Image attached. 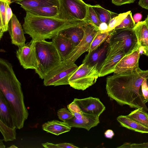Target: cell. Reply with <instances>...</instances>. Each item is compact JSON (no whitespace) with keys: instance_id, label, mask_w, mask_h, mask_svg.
<instances>
[{"instance_id":"277c9868","label":"cell","mask_w":148,"mask_h":148,"mask_svg":"<svg viewBox=\"0 0 148 148\" xmlns=\"http://www.w3.org/2000/svg\"><path fill=\"white\" fill-rule=\"evenodd\" d=\"M35 47L38 66L35 72L42 79L62 61L52 41L45 40L36 41Z\"/></svg>"},{"instance_id":"5bb4252c","label":"cell","mask_w":148,"mask_h":148,"mask_svg":"<svg viewBox=\"0 0 148 148\" xmlns=\"http://www.w3.org/2000/svg\"><path fill=\"white\" fill-rule=\"evenodd\" d=\"M140 54L138 49L124 56L116 65L114 73H124L139 68Z\"/></svg>"},{"instance_id":"44dd1931","label":"cell","mask_w":148,"mask_h":148,"mask_svg":"<svg viewBox=\"0 0 148 148\" xmlns=\"http://www.w3.org/2000/svg\"><path fill=\"white\" fill-rule=\"evenodd\" d=\"M108 43L106 40L103 45L98 47L89 55H86L82 63H86L90 65L99 64L106 56Z\"/></svg>"},{"instance_id":"f546056e","label":"cell","mask_w":148,"mask_h":148,"mask_svg":"<svg viewBox=\"0 0 148 148\" xmlns=\"http://www.w3.org/2000/svg\"><path fill=\"white\" fill-rule=\"evenodd\" d=\"M131 12L130 11H129L125 12L119 14L112 18L108 24V32H110L114 30L116 26L121 23L123 20Z\"/></svg>"},{"instance_id":"603a6c76","label":"cell","mask_w":148,"mask_h":148,"mask_svg":"<svg viewBox=\"0 0 148 148\" xmlns=\"http://www.w3.org/2000/svg\"><path fill=\"white\" fill-rule=\"evenodd\" d=\"M139 46L148 47V27L145 21L138 22L134 28Z\"/></svg>"},{"instance_id":"ba28073f","label":"cell","mask_w":148,"mask_h":148,"mask_svg":"<svg viewBox=\"0 0 148 148\" xmlns=\"http://www.w3.org/2000/svg\"><path fill=\"white\" fill-rule=\"evenodd\" d=\"M78 66L73 63L62 61L58 66L51 71L43 79L45 86H56L69 84V79L77 69Z\"/></svg>"},{"instance_id":"8fae6325","label":"cell","mask_w":148,"mask_h":148,"mask_svg":"<svg viewBox=\"0 0 148 148\" xmlns=\"http://www.w3.org/2000/svg\"><path fill=\"white\" fill-rule=\"evenodd\" d=\"M36 41L32 39L24 45L18 47L16 56L21 65L25 69L36 70L38 66L35 47Z\"/></svg>"},{"instance_id":"e575fe53","label":"cell","mask_w":148,"mask_h":148,"mask_svg":"<svg viewBox=\"0 0 148 148\" xmlns=\"http://www.w3.org/2000/svg\"><path fill=\"white\" fill-rule=\"evenodd\" d=\"M141 93L144 102L146 103L148 101V86L145 77L141 85Z\"/></svg>"},{"instance_id":"7c38bea8","label":"cell","mask_w":148,"mask_h":148,"mask_svg":"<svg viewBox=\"0 0 148 148\" xmlns=\"http://www.w3.org/2000/svg\"><path fill=\"white\" fill-rule=\"evenodd\" d=\"M73 101L85 114L99 116L106 109L105 106L98 98L89 97L82 99L75 98Z\"/></svg>"},{"instance_id":"e0dca14e","label":"cell","mask_w":148,"mask_h":148,"mask_svg":"<svg viewBox=\"0 0 148 148\" xmlns=\"http://www.w3.org/2000/svg\"><path fill=\"white\" fill-rule=\"evenodd\" d=\"M86 22L72 26L59 33L68 39L75 47L79 43L84 36V32L83 26Z\"/></svg>"},{"instance_id":"9a60e30c","label":"cell","mask_w":148,"mask_h":148,"mask_svg":"<svg viewBox=\"0 0 148 148\" xmlns=\"http://www.w3.org/2000/svg\"><path fill=\"white\" fill-rule=\"evenodd\" d=\"M51 41L57 49L62 61L67 58L75 47L68 39L60 33L54 36Z\"/></svg>"},{"instance_id":"60d3db41","label":"cell","mask_w":148,"mask_h":148,"mask_svg":"<svg viewBox=\"0 0 148 148\" xmlns=\"http://www.w3.org/2000/svg\"><path fill=\"white\" fill-rule=\"evenodd\" d=\"M138 49L140 54H143L147 56H148V47L139 46Z\"/></svg>"},{"instance_id":"52a82bcc","label":"cell","mask_w":148,"mask_h":148,"mask_svg":"<svg viewBox=\"0 0 148 148\" xmlns=\"http://www.w3.org/2000/svg\"><path fill=\"white\" fill-rule=\"evenodd\" d=\"M125 55L123 47L119 42L108 43L105 58L98 67L99 77L114 73L116 65Z\"/></svg>"},{"instance_id":"d590c367","label":"cell","mask_w":148,"mask_h":148,"mask_svg":"<svg viewBox=\"0 0 148 148\" xmlns=\"http://www.w3.org/2000/svg\"><path fill=\"white\" fill-rule=\"evenodd\" d=\"M118 148H148V142L142 143H125Z\"/></svg>"},{"instance_id":"f35d334b","label":"cell","mask_w":148,"mask_h":148,"mask_svg":"<svg viewBox=\"0 0 148 148\" xmlns=\"http://www.w3.org/2000/svg\"><path fill=\"white\" fill-rule=\"evenodd\" d=\"M108 24L106 23H101L98 27V30L101 32H108Z\"/></svg>"},{"instance_id":"5b68a950","label":"cell","mask_w":148,"mask_h":148,"mask_svg":"<svg viewBox=\"0 0 148 148\" xmlns=\"http://www.w3.org/2000/svg\"><path fill=\"white\" fill-rule=\"evenodd\" d=\"M98 64H82L69 79V85L73 88L82 90L95 84L99 76Z\"/></svg>"},{"instance_id":"c3c4849f","label":"cell","mask_w":148,"mask_h":148,"mask_svg":"<svg viewBox=\"0 0 148 148\" xmlns=\"http://www.w3.org/2000/svg\"><path fill=\"white\" fill-rule=\"evenodd\" d=\"M145 78H146V79L147 84L148 86V73L146 75Z\"/></svg>"},{"instance_id":"bcb514c9","label":"cell","mask_w":148,"mask_h":148,"mask_svg":"<svg viewBox=\"0 0 148 148\" xmlns=\"http://www.w3.org/2000/svg\"><path fill=\"white\" fill-rule=\"evenodd\" d=\"M145 21L148 27V15H147V17L145 18Z\"/></svg>"},{"instance_id":"30bf717a","label":"cell","mask_w":148,"mask_h":148,"mask_svg":"<svg viewBox=\"0 0 148 148\" xmlns=\"http://www.w3.org/2000/svg\"><path fill=\"white\" fill-rule=\"evenodd\" d=\"M83 27L84 32V36L64 60L67 63H75L81 55L87 52L93 39L99 31L98 28L90 23H86Z\"/></svg>"},{"instance_id":"f6af8a7d","label":"cell","mask_w":148,"mask_h":148,"mask_svg":"<svg viewBox=\"0 0 148 148\" xmlns=\"http://www.w3.org/2000/svg\"><path fill=\"white\" fill-rule=\"evenodd\" d=\"M3 139L0 140V148H5V145L3 142Z\"/></svg>"},{"instance_id":"7dc6e473","label":"cell","mask_w":148,"mask_h":148,"mask_svg":"<svg viewBox=\"0 0 148 148\" xmlns=\"http://www.w3.org/2000/svg\"><path fill=\"white\" fill-rule=\"evenodd\" d=\"M8 148H18V147L15 146V145H12L10 147H8Z\"/></svg>"},{"instance_id":"ac0fdd59","label":"cell","mask_w":148,"mask_h":148,"mask_svg":"<svg viewBox=\"0 0 148 148\" xmlns=\"http://www.w3.org/2000/svg\"><path fill=\"white\" fill-rule=\"evenodd\" d=\"M0 116V120L8 126L11 127H16L12 110L7 101L1 92Z\"/></svg>"},{"instance_id":"8992f818","label":"cell","mask_w":148,"mask_h":148,"mask_svg":"<svg viewBox=\"0 0 148 148\" xmlns=\"http://www.w3.org/2000/svg\"><path fill=\"white\" fill-rule=\"evenodd\" d=\"M59 0L58 13L56 18L69 21H85L88 4L82 0Z\"/></svg>"},{"instance_id":"6da1fadb","label":"cell","mask_w":148,"mask_h":148,"mask_svg":"<svg viewBox=\"0 0 148 148\" xmlns=\"http://www.w3.org/2000/svg\"><path fill=\"white\" fill-rule=\"evenodd\" d=\"M148 73L139 67L124 73H114L106 79L107 93L112 99L121 105L131 108H141L146 111L148 108L143 99L141 86Z\"/></svg>"},{"instance_id":"7402d4cb","label":"cell","mask_w":148,"mask_h":148,"mask_svg":"<svg viewBox=\"0 0 148 148\" xmlns=\"http://www.w3.org/2000/svg\"><path fill=\"white\" fill-rule=\"evenodd\" d=\"M117 120L123 127L141 133H148V127L131 119L126 116L120 115Z\"/></svg>"},{"instance_id":"d4e9b609","label":"cell","mask_w":148,"mask_h":148,"mask_svg":"<svg viewBox=\"0 0 148 148\" xmlns=\"http://www.w3.org/2000/svg\"><path fill=\"white\" fill-rule=\"evenodd\" d=\"M101 23L108 24L110 20L118 14L106 10L99 4L92 5Z\"/></svg>"},{"instance_id":"b9f144b4","label":"cell","mask_w":148,"mask_h":148,"mask_svg":"<svg viewBox=\"0 0 148 148\" xmlns=\"http://www.w3.org/2000/svg\"><path fill=\"white\" fill-rule=\"evenodd\" d=\"M142 18V14L139 13L135 14L133 17V19L135 23H138L140 21Z\"/></svg>"},{"instance_id":"d6986e66","label":"cell","mask_w":148,"mask_h":148,"mask_svg":"<svg viewBox=\"0 0 148 148\" xmlns=\"http://www.w3.org/2000/svg\"><path fill=\"white\" fill-rule=\"evenodd\" d=\"M12 2L17 3L25 11L46 6L59 5V0H11Z\"/></svg>"},{"instance_id":"4dcf8cb0","label":"cell","mask_w":148,"mask_h":148,"mask_svg":"<svg viewBox=\"0 0 148 148\" xmlns=\"http://www.w3.org/2000/svg\"><path fill=\"white\" fill-rule=\"evenodd\" d=\"M85 21L92 24L98 28L101 23L92 5L90 4H88L87 14Z\"/></svg>"},{"instance_id":"836d02e7","label":"cell","mask_w":148,"mask_h":148,"mask_svg":"<svg viewBox=\"0 0 148 148\" xmlns=\"http://www.w3.org/2000/svg\"><path fill=\"white\" fill-rule=\"evenodd\" d=\"M57 113L59 119L64 122L74 116L69 110L64 108L59 109Z\"/></svg>"},{"instance_id":"ee69618b","label":"cell","mask_w":148,"mask_h":148,"mask_svg":"<svg viewBox=\"0 0 148 148\" xmlns=\"http://www.w3.org/2000/svg\"><path fill=\"white\" fill-rule=\"evenodd\" d=\"M75 117L78 119H81L84 116V113H81L77 112H73L72 113Z\"/></svg>"},{"instance_id":"ab89813d","label":"cell","mask_w":148,"mask_h":148,"mask_svg":"<svg viewBox=\"0 0 148 148\" xmlns=\"http://www.w3.org/2000/svg\"><path fill=\"white\" fill-rule=\"evenodd\" d=\"M138 4L142 8L148 10V0H139Z\"/></svg>"},{"instance_id":"2e32d148","label":"cell","mask_w":148,"mask_h":148,"mask_svg":"<svg viewBox=\"0 0 148 148\" xmlns=\"http://www.w3.org/2000/svg\"><path fill=\"white\" fill-rule=\"evenodd\" d=\"M65 122L68 123L71 127L83 128L89 131L99 123V116L84 113V116L81 119H78L74 116Z\"/></svg>"},{"instance_id":"d6a6232c","label":"cell","mask_w":148,"mask_h":148,"mask_svg":"<svg viewBox=\"0 0 148 148\" xmlns=\"http://www.w3.org/2000/svg\"><path fill=\"white\" fill-rule=\"evenodd\" d=\"M43 147L46 148H79L73 144L68 143H62L54 144L46 142L42 144Z\"/></svg>"},{"instance_id":"f1b7e54d","label":"cell","mask_w":148,"mask_h":148,"mask_svg":"<svg viewBox=\"0 0 148 148\" xmlns=\"http://www.w3.org/2000/svg\"><path fill=\"white\" fill-rule=\"evenodd\" d=\"M16 127H11L8 126L0 120V130L3 136V140L5 142L16 139Z\"/></svg>"},{"instance_id":"484cf974","label":"cell","mask_w":148,"mask_h":148,"mask_svg":"<svg viewBox=\"0 0 148 148\" xmlns=\"http://www.w3.org/2000/svg\"><path fill=\"white\" fill-rule=\"evenodd\" d=\"M126 116L148 127V114L142 108L136 109Z\"/></svg>"},{"instance_id":"8d00e7d4","label":"cell","mask_w":148,"mask_h":148,"mask_svg":"<svg viewBox=\"0 0 148 148\" xmlns=\"http://www.w3.org/2000/svg\"><path fill=\"white\" fill-rule=\"evenodd\" d=\"M67 107L71 113L73 112H77L83 113L78 105L73 101L71 103L68 105Z\"/></svg>"},{"instance_id":"ffe728a7","label":"cell","mask_w":148,"mask_h":148,"mask_svg":"<svg viewBox=\"0 0 148 148\" xmlns=\"http://www.w3.org/2000/svg\"><path fill=\"white\" fill-rule=\"evenodd\" d=\"M43 130L58 136L69 131L71 127L67 123L58 120L48 121L42 125Z\"/></svg>"},{"instance_id":"3957f363","label":"cell","mask_w":148,"mask_h":148,"mask_svg":"<svg viewBox=\"0 0 148 148\" xmlns=\"http://www.w3.org/2000/svg\"><path fill=\"white\" fill-rule=\"evenodd\" d=\"M85 22L40 16L26 12L23 27L25 33L37 41L52 39L62 31Z\"/></svg>"},{"instance_id":"1f68e13d","label":"cell","mask_w":148,"mask_h":148,"mask_svg":"<svg viewBox=\"0 0 148 148\" xmlns=\"http://www.w3.org/2000/svg\"><path fill=\"white\" fill-rule=\"evenodd\" d=\"M135 25V23L133 19L132 13L131 12L114 29L124 28L134 29Z\"/></svg>"},{"instance_id":"9c48e42d","label":"cell","mask_w":148,"mask_h":148,"mask_svg":"<svg viewBox=\"0 0 148 148\" xmlns=\"http://www.w3.org/2000/svg\"><path fill=\"white\" fill-rule=\"evenodd\" d=\"M106 41L108 43L119 42L123 47L126 55L138 49V47L137 38L134 29H114L110 32Z\"/></svg>"},{"instance_id":"4fadbf2b","label":"cell","mask_w":148,"mask_h":148,"mask_svg":"<svg viewBox=\"0 0 148 148\" xmlns=\"http://www.w3.org/2000/svg\"><path fill=\"white\" fill-rule=\"evenodd\" d=\"M8 31L12 44L19 47L25 44L24 30L16 16L14 14L9 22Z\"/></svg>"},{"instance_id":"cb8c5ba5","label":"cell","mask_w":148,"mask_h":148,"mask_svg":"<svg viewBox=\"0 0 148 148\" xmlns=\"http://www.w3.org/2000/svg\"><path fill=\"white\" fill-rule=\"evenodd\" d=\"M58 7L57 6H44L29 9L26 12L40 16L56 17L58 13Z\"/></svg>"},{"instance_id":"74e56055","label":"cell","mask_w":148,"mask_h":148,"mask_svg":"<svg viewBox=\"0 0 148 148\" xmlns=\"http://www.w3.org/2000/svg\"><path fill=\"white\" fill-rule=\"evenodd\" d=\"M112 3L117 6L130 4L134 3L136 0H111Z\"/></svg>"},{"instance_id":"7bdbcfd3","label":"cell","mask_w":148,"mask_h":148,"mask_svg":"<svg viewBox=\"0 0 148 148\" xmlns=\"http://www.w3.org/2000/svg\"><path fill=\"white\" fill-rule=\"evenodd\" d=\"M104 135L106 138L111 139L114 135V133L112 130L109 129L105 132Z\"/></svg>"},{"instance_id":"4316f807","label":"cell","mask_w":148,"mask_h":148,"mask_svg":"<svg viewBox=\"0 0 148 148\" xmlns=\"http://www.w3.org/2000/svg\"><path fill=\"white\" fill-rule=\"evenodd\" d=\"M110 32H101L98 31L93 39L90 46L87 51L88 55L95 50L100 47L107 40Z\"/></svg>"},{"instance_id":"83f0119b","label":"cell","mask_w":148,"mask_h":148,"mask_svg":"<svg viewBox=\"0 0 148 148\" xmlns=\"http://www.w3.org/2000/svg\"><path fill=\"white\" fill-rule=\"evenodd\" d=\"M6 0H0V39L4 33L8 31V24L6 21Z\"/></svg>"},{"instance_id":"7a4b0ae2","label":"cell","mask_w":148,"mask_h":148,"mask_svg":"<svg viewBox=\"0 0 148 148\" xmlns=\"http://www.w3.org/2000/svg\"><path fill=\"white\" fill-rule=\"evenodd\" d=\"M0 92L12 110L16 128L23 127L29 113L24 101L21 85L17 78L12 64L0 58Z\"/></svg>"}]
</instances>
